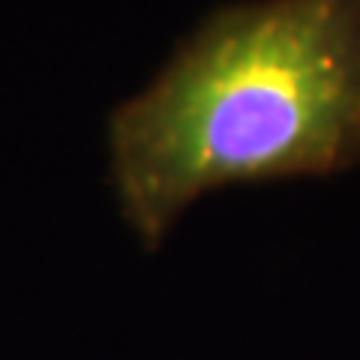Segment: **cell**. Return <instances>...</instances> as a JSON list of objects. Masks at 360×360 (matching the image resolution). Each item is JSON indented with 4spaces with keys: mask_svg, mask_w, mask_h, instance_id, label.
Instances as JSON below:
<instances>
[{
    "mask_svg": "<svg viewBox=\"0 0 360 360\" xmlns=\"http://www.w3.org/2000/svg\"><path fill=\"white\" fill-rule=\"evenodd\" d=\"M123 219L156 246L229 184L360 160V0L219 6L108 123Z\"/></svg>",
    "mask_w": 360,
    "mask_h": 360,
    "instance_id": "1",
    "label": "cell"
}]
</instances>
